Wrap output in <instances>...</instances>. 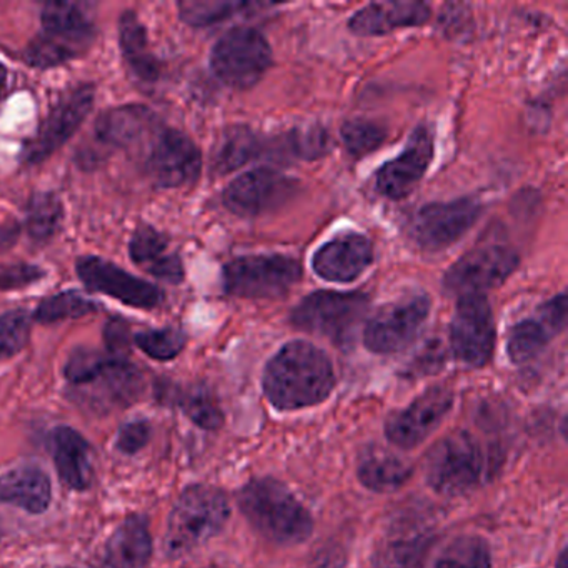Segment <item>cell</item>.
Listing matches in <instances>:
<instances>
[{"label":"cell","instance_id":"cell-25","mask_svg":"<svg viewBox=\"0 0 568 568\" xmlns=\"http://www.w3.org/2000/svg\"><path fill=\"white\" fill-rule=\"evenodd\" d=\"M152 557V537L148 518L132 515L125 518L109 538V568H145Z\"/></svg>","mask_w":568,"mask_h":568},{"label":"cell","instance_id":"cell-45","mask_svg":"<svg viewBox=\"0 0 568 568\" xmlns=\"http://www.w3.org/2000/svg\"><path fill=\"white\" fill-rule=\"evenodd\" d=\"M6 82H8V69H6V65L0 64V98L4 94Z\"/></svg>","mask_w":568,"mask_h":568},{"label":"cell","instance_id":"cell-28","mask_svg":"<svg viewBox=\"0 0 568 568\" xmlns=\"http://www.w3.org/2000/svg\"><path fill=\"white\" fill-rule=\"evenodd\" d=\"M45 34L61 39L85 52L94 42V26L79 6L68 2H49L41 14Z\"/></svg>","mask_w":568,"mask_h":568},{"label":"cell","instance_id":"cell-21","mask_svg":"<svg viewBox=\"0 0 568 568\" xmlns=\"http://www.w3.org/2000/svg\"><path fill=\"white\" fill-rule=\"evenodd\" d=\"M52 457L59 478L72 490H85L92 481V448L79 432L58 427L51 434Z\"/></svg>","mask_w":568,"mask_h":568},{"label":"cell","instance_id":"cell-4","mask_svg":"<svg viewBox=\"0 0 568 568\" xmlns=\"http://www.w3.org/2000/svg\"><path fill=\"white\" fill-rule=\"evenodd\" d=\"M490 471V455L468 432H455L442 438L425 464L428 485L445 497L468 494L485 484Z\"/></svg>","mask_w":568,"mask_h":568},{"label":"cell","instance_id":"cell-34","mask_svg":"<svg viewBox=\"0 0 568 568\" xmlns=\"http://www.w3.org/2000/svg\"><path fill=\"white\" fill-rule=\"evenodd\" d=\"M490 547L481 537L455 538L435 561V568H490Z\"/></svg>","mask_w":568,"mask_h":568},{"label":"cell","instance_id":"cell-33","mask_svg":"<svg viewBox=\"0 0 568 568\" xmlns=\"http://www.w3.org/2000/svg\"><path fill=\"white\" fill-rule=\"evenodd\" d=\"M64 217V209L58 195L51 192L36 194L28 205V232L34 241L48 242L58 234Z\"/></svg>","mask_w":568,"mask_h":568},{"label":"cell","instance_id":"cell-20","mask_svg":"<svg viewBox=\"0 0 568 568\" xmlns=\"http://www.w3.org/2000/svg\"><path fill=\"white\" fill-rule=\"evenodd\" d=\"M430 19V9L418 0H390L365 6L348 22L352 34L361 38L390 34L397 29L418 28Z\"/></svg>","mask_w":568,"mask_h":568},{"label":"cell","instance_id":"cell-11","mask_svg":"<svg viewBox=\"0 0 568 568\" xmlns=\"http://www.w3.org/2000/svg\"><path fill=\"white\" fill-rule=\"evenodd\" d=\"M517 252L504 245L474 248L458 258L445 274V292L458 295V298L484 295L485 291L504 284L517 271Z\"/></svg>","mask_w":568,"mask_h":568},{"label":"cell","instance_id":"cell-29","mask_svg":"<svg viewBox=\"0 0 568 568\" xmlns=\"http://www.w3.org/2000/svg\"><path fill=\"white\" fill-rule=\"evenodd\" d=\"M265 149L267 145L251 129H229L212 151V171L219 175L231 174L264 154Z\"/></svg>","mask_w":568,"mask_h":568},{"label":"cell","instance_id":"cell-8","mask_svg":"<svg viewBox=\"0 0 568 568\" xmlns=\"http://www.w3.org/2000/svg\"><path fill=\"white\" fill-rule=\"evenodd\" d=\"M301 277V264L287 255H247L225 265L224 287L235 297L275 298L287 294Z\"/></svg>","mask_w":568,"mask_h":568},{"label":"cell","instance_id":"cell-3","mask_svg":"<svg viewBox=\"0 0 568 568\" xmlns=\"http://www.w3.org/2000/svg\"><path fill=\"white\" fill-rule=\"evenodd\" d=\"M65 378L84 400L108 407L128 405L141 392V374L125 357L79 348L65 365Z\"/></svg>","mask_w":568,"mask_h":568},{"label":"cell","instance_id":"cell-7","mask_svg":"<svg viewBox=\"0 0 568 568\" xmlns=\"http://www.w3.org/2000/svg\"><path fill=\"white\" fill-rule=\"evenodd\" d=\"M211 65L229 88L251 89L271 69L272 49L255 29L235 28L215 44Z\"/></svg>","mask_w":568,"mask_h":568},{"label":"cell","instance_id":"cell-16","mask_svg":"<svg viewBox=\"0 0 568 568\" xmlns=\"http://www.w3.org/2000/svg\"><path fill=\"white\" fill-rule=\"evenodd\" d=\"M201 169V151L187 135L174 129H164L155 135L148 158V172L155 185L175 189L194 184Z\"/></svg>","mask_w":568,"mask_h":568},{"label":"cell","instance_id":"cell-19","mask_svg":"<svg viewBox=\"0 0 568 568\" xmlns=\"http://www.w3.org/2000/svg\"><path fill=\"white\" fill-rule=\"evenodd\" d=\"M374 262V248L365 235L348 232L327 242L315 252L312 267L328 282H352Z\"/></svg>","mask_w":568,"mask_h":568},{"label":"cell","instance_id":"cell-36","mask_svg":"<svg viewBox=\"0 0 568 568\" xmlns=\"http://www.w3.org/2000/svg\"><path fill=\"white\" fill-rule=\"evenodd\" d=\"M178 404L194 424L205 430H217L224 422V415L207 388L192 387L187 392H179Z\"/></svg>","mask_w":568,"mask_h":568},{"label":"cell","instance_id":"cell-40","mask_svg":"<svg viewBox=\"0 0 568 568\" xmlns=\"http://www.w3.org/2000/svg\"><path fill=\"white\" fill-rule=\"evenodd\" d=\"M31 332V315L26 311H12L0 315V362L24 351Z\"/></svg>","mask_w":568,"mask_h":568},{"label":"cell","instance_id":"cell-27","mask_svg":"<svg viewBox=\"0 0 568 568\" xmlns=\"http://www.w3.org/2000/svg\"><path fill=\"white\" fill-rule=\"evenodd\" d=\"M119 38H121L122 54L135 78L145 84H154L161 75V62L152 52L148 32L135 12L128 11L121 16Z\"/></svg>","mask_w":568,"mask_h":568},{"label":"cell","instance_id":"cell-46","mask_svg":"<svg viewBox=\"0 0 568 568\" xmlns=\"http://www.w3.org/2000/svg\"><path fill=\"white\" fill-rule=\"evenodd\" d=\"M568 567V564H567V551H561L560 554V557H558V564H557V568H567Z\"/></svg>","mask_w":568,"mask_h":568},{"label":"cell","instance_id":"cell-12","mask_svg":"<svg viewBox=\"0 0 568 568\" xmlns=\"http://www.w3.org/2000/svg\"><path fill=\"white\" fill-rule=\"evenodd\" d=\"M480 212V205L474 199L425 205L412 221V239L422 251H445L470 231Z\"/></svg>","mask_w":568,"mask_h":568},{"label":"cell","instance_id":"cell-31","mask_svg":"<svg viewBox=\"0 0 568 568\" xmlns=\"http://www.w3.org/2000/svg\"><path fill=\"white\" fill-rule=\"evenodd\" d=\"M550 328L540 318L521 321L508 335L507 354L514 364H527L534 361L547 347L551 338Z\"/></svg>","mask_w":568,"mask_h":568},{"label":"cell","instance_id":"cell-38","mask_svg":"<svg viewBox=\"0 0 568 568\" xmlns=\"http://www.w3.org/2000/svg\"><path fill=\"white\" fill-rule=\"evenodd\" d=\"M341 138L348 154L354 158H364L382 145L387 138V132L377 122L355 119V121H348L342 125Z\"/></svg>","mask_w":568,"mask_h":568},{"label":"cell","instance_id":"cell-43","mask_svg":"<svg viewBox=\"0 0 568 568\" xmlns=\"http://www.w3.org/2000/svg\"><path fill=\"white\" fill-rule=\"evenodd\" d=\"M538 318L550 328L554 335L564 331L565 324H567V294L557 295L547 304L541 305Z\"/></svg>","mask_w":568,"mask_h":568},{"label":"cell","instance_id":"cell-39","mask_svg":"<svg viewBox=\"0 0 568 568\" xmlns=\"http://www.w3.org/2000/svg\"><path fill=\"white\" fill-rule=\"evenodd\" d=\"M135 345L155 361H172L184 351V332L178 328H159V331L141 332L134 337Z\"/></svg>","mask_w":568,"mask_h":568},{"label":"cell","instance_id":"cell-44","mask_svg":"<svg viewBox=\"0 0 568 568\" xmlns=\"http://www.w3.org/2000/svg\"><path fill=\"white\" fill-rule=\"evenodd\" d=\"M105 344H108L109 354L121 355L125 357L129 347V328L122 321L109 322L105 327Z\"/></svg>","mask_w":568,"mask_h":568},{"label":"cell","instance_id":"cell-10","mask_svg":"<svg viewBox=\"0 0 568 568\" xmlns=\"http://www.w3.org/2000/svg\"><path fill=\"white\" fill-rule=\"evenodd\" d=\"M450 347L455 358L468 367L480 368L495 351L494 312L485 295L458 298L450 325Z\"/></svg>","mask_w":568,"mask_h":568},{"label":"cell","instance_id":"cell-24","mask_svg":"<svg viewBox=\"0 0 568 568\" xmlns=\"http://www.w3.org/2000/svg\"><path fill=\"white\" fill-rule=\"evenodd\" d=\"M131 258L139 267L161 281L181 284L184 265L175 252L169 251L168 241L152 227H139L129 244Z\"/></svg>","mask_w":568,"mask_h":568},{"label":"cell","instance_id":"cell-42","mask_svg":"<svg viewBox=\"0 0 568 568\" xmlns=\"http://www.w3.org/2000/svg\"><path fill=\"white\" fill-rule=\"evenodd\" d=\"M151 437V428L148 422H131L121 428L118 435V448L124 454H135L142 450Z\"/></svg>","mask_w":568,"mask_h":568},{"label":"cell","instance_id":"cell-17","mask_svg":"<svg viewBox=\"0 0 568 568\" xmlns=\"http://www.w3.org/2000/svg\"><path fill=\"white\" fill-rule=\"evenodd\" d=\"M78 275L85 287L109 295L122 304L135 308H155L164 301L161 288L142 281L99 257H82L78 261Z\"/></svg>","mask_w":568,"mask_h":568},{"label":"cell","instance_id":"cell-41","mask_svg":"<svg viewBox=\"0 0 568 568\" xmlns=\"http://www.w3.org/2000/svg\"><path fill=\"white\" fill-rule=\"evenodd\" d=\"M44 277V271L38 265L18 264L0 267V291H14V288L28 287L39 278Z\"/></svg>","mask_w":568,"mask_h":568},{"label":"cell","instance_id":"cell-37","mask_svg":"<svg viewBox=\"0 0 568 568\" xmlns=\"http://www.w3.org/2000/svg\"><path fill=\"white\" fill-rule=\"evenodd\" d=\"M74 45L61 41V39L52 38V36L41 32L34 41L29 44L28 52H26V61L38 69L58 68V65L65 64L72 59L82 55L78 52Z\"/></svg>","mask_w":568,"mask_h":568},{"label":"cell","instance_id":"cell-13","mask_svg":"<svg viewBox=\"0 0 568 568\" xmlns=\"http://www.w3.org/2000/svg\"><path fill=\"white\" fill-rule=\"evenodd\" d=\"M94 98L92 84H82L68 92L42 122L38 134L26 144L24 161L39 164L59 151L91 114Z\"/></svg>","mask_w":568,"mask_h":568},{"label":"cell","instance_id":"cell-30","mask_svg":"<svg viewBox=\"0 0 568 568\" xmlns=\"http://www.w3.org/2000/svg\"><path fill=\"white\" fill-rule=\"evenodd\" d=\"M331 135L325 129L314 125V128L295 129L287 134L274 141V144L267 145L271 154L284 159H301V161H315L324 158L331 151Z\"/></svg>","mask_w":568,"mask_h":568},{"label":"cell","instance_id":"cell-32","mask_svg":"<svg viewBox=\"0 0 568 568\" xmlns=\"http://www.w3.org/2000/svg\"><path fill=\"white\" fill-rule=\"evenodd\" d=\"M251 8H254V4L231 0H184L179 2V14L182 21L192 28H209L229 21L239 12L248 11Z\"/></svg>","mask_w":568,"mask_h":568},{"label":"cell","instance_id":"cell-1","mask_svg":"<svg viewBox=\"0 0 568 568\" xmlns=\"http://www.w3.org/2000/svg\"><path fill=\"white\" fill-rule=\"evenodd\" d=\"M262 387L278 410L314 407L327 400L334 390V364L311 342H288L268 361Z\"/></svg>","mask_w":568,"mask_h":568},{"label":"cell","instance_id":"cell-22","mask_svg":"<svg viewBox=\"0 0 568 568\" xmlns=\"http://www.w3.org/2000/svg\"><path fill=\"white\" fill-rule=\"evenodd\" d=\"M51 500V478L41 468L28 465L0 475V504L39 515L48 510Z\"/></svg>","mask_w":568,"mask_h":568},{"label":"cell","instance_id":"cell-2","mask_svg":"<svg viewBox=\"0 0 568 568\" xmlns=\"http://www.w3.org/2000/svg\"><path fill=\"white\" fill-rule=\"evenodd\" d=\"M237 504L252 528L274 544H304L314 531L311 511L275 478H254L245 484L239 490Z\"/></svg>","mask_w":568,"mask_h":568},{"label":"cell","instance_id":"cell-18","mask_svg":"<svg viewBox=\"0 0 568 568\" xmlns=\"http://www.w3.org/2000/svg\"><path fill=\"white\" fill-rule=\"evenodd\" d=\"M434 159V138L427 128L415 129L410 141L398 158L378 171L377 191L392 201H400L414 192Z\"/></svg>","mask_w":568,"mask_h":568},{"label":"cell","instance_id":"cell-35","mask_svg":"<svg viewBox=\"0 0 568 568\" xmlns=\"http://www.w3.org/2000/svg\"><path fill=\"white\" fill-rule=\"evenodd\" d=\"M98 311V305L79 294V292H61L44 298L36 308L34 318L42 324H54V322L65 321V318H79Z\"/></svg>","mask_w":568,"mask_h":568},{"label":"cell","instance_id":"cell-6","mask_svg":"<svg viewBox=\"0 0 568 568\" xmlns=\"http://www.w3.org/2000/svg\"><path fill=\"white\" fill-rule=\"evenodd\" d=\"M367 311L368 297L362 292H315L292 311L291 324L342 345L351 341Z\"/></svg>","mask_w":568,"mask_h":568},{"label":"cell","instance_id":"cell-15","mask_svg":"<svg viewBox=\"0 0 568 568\" xmlns=\"http://www.w3.org/2000/svg\"><path fill=\"white\" fill-rule=\"evenodd\" d=\"M452 407L454 394L450 388L442 385L430 387L404 410L395 412L387 418L385 435L397 447H418L440 427Z\"/></svg>","mask_w":568,"mask_h":568},{"label":"cell","instance_id":"cell-23","mask_svg":"<svg viewBox=\"0 0 568 568\" xmlns=\"http://www.w3.org/2000/svg\"><path fill=\"white\" fill-rule=\"evenodd\" d=\"M158 129L155 115L144 105H124L105 112L95 125V134L109 148L125 149L141 142Z\"/></svg>","mask_w":568,"mask_h":568},{"label":"cell","instance_id":"cell-9","mask_svg":"<svg viewBox=\"0 0 568 568\" xmlns=\"http://www.w3.org/2000/svg\"><path fill=\"white\" fill-rule=\"evenodd\" d=\"M430 314V298L415 295L382 307L365 325L364 344L374 354H397L417 341Z\"/></svg>","mask_w":568,"mask_h":568},{"label":"cell","instance_id":"cell-26","mask_svg":"<svg viewBox=\"0 0 568 568\" xmlns=\"http://www.w3.org/2000/svg\"><path fill=\"white\" fill-rule=\"evenodd\" d=\"M412 468L394 452L384 447H368L357 462V477L368 490L394 491L410 478Z\"/></svg>","mask_w":568,"mask_h":568},{"label":"cell","instance_id":"cell-5","mask_svg":"<svg viewBox=\"0 0 568 568\" xmlns=\"http://www.w3.org/2000/svg\"><path fill=\"white\" fill-rule=\"evenodd\" d=\"M229 517L231 505L224 491L209 485H192L185 488L169 517L165 535L169 554H187L201 547L221 534Z\"/></svg>","mask_w":568,"mask_h":568},{"label":"cell","instance_id":"cell-14","mask_svg":"<svg viewBox=\"0 0 568 568\" xmlns=\"http://www.w3.org/2000/svg\"><path fill=\"white\" fill-rule=\"evenodd\" d=\"M297 187V182L274 169H254L231 182L222 199L232 214L239 217H258L287 204Z\"/></svg>","mask_w":568,"mask_h":568}]
</instances>
